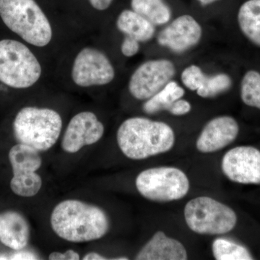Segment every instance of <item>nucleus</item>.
Returning a JSON list of instances; mask_svg holds the SVG:
<instances>
[{"mask_svg": "<svg viewBox=\"0 0 260 260\" xmlns=\"http://www.w3.org/2000/svg\"><path fill=\"white\" fill-rule=\"evenodd\" d=\"M52 230L70 242L99 240L109 232L110 222L104 210L77 200H67L56 205L51 215Z\"/></svg>", "mask_w": 260, "mask_h": 260, "instance_id": "f257e3e1", "label": "nucleus"}, {"mask_svg": "<svg viewBox=\"0 0 260 260\" xmlns=\"http://www.w3.org/2000/svg\"><path fill=\"white\" fill-rule=\"evenodd\" d=\"M116 140L126 157L143 160L169 151L175 143V135L167 123L133 117L121 123Z\"/></svg>", "mask_w": 260, "mask_h": 260, "instance_id": "f03ea898", "label": "nucleus"}, {"mask_svg": "<svg viewBox=\"0 0 260 260\" xmlns=\"http://www.w3.org/2000/svg\"><path fill=\"white\" fill-rule=\"evenodd\" d=\"M0 16L8 28L32 46L46 47L52 39L51 24L35 0H0Z\"/></svg>", "mask_w": 260, "mask_h": 260, "instance_id": "7ed1b4c3", "label": "nucleus"}, {"mask_svg": "<svg viewBox=\"0 0 260 260\" xmlns=\"http://www.w3.org/2000/svg\"><path fill=\"white\" fill-rule=\"evenodd\" d=\"M62 120L59 113L47 108H23L15 116L13 133L18 143L44 152L56 144Z\"/></svg>", "mask_w": 260, "mask_h": 260, "instance_id": "20e7f679", "label": "nucleus"}, {"mask_svg": "<svg viewBox=\"0 0 260 260\" xmlns=\"http://www.w3.org/2000/svg\"><path fill=\"white\" fill-rule=\"evenodd\" d=\"M42 75V67L30 49L18 41H0V81L13 88H28Z\"/></svg>", "mask_w": 260, "mask_h": 260, "instance_id": "39448f33", "label": "nucleus"}, {"mask_svg": "<svg viewBox=\"0 0 260 260\" xmlns=\"http://www.w3.org/2000/svg\"><path fill=\"white\" fill-rule=\"evenodd\" d=\"M184 213L188 227L203 235L227 234L237 223V214L232 208L208 197H199L188 202Z\"/></svg>", "mask_w": 260, "mask_h": 260, "instance_id": "423d86ee", "label": "nucleus"}, {"mask_svg": "<svg viewBox=\"0 0 260 260\" xmlns=\"http://www.w3.org/2000/svg\"><path fill=\"white\" fill-rule=\"evenodd\" d=\"M135 184L142 196L160 203L182 199L189 190L186 174L174 167L146 169L137 177Z\"/></svg>", "mask_w": 260, "mask_h": 260, "instance_id": "0eeeda50", "label": "nucleus"}, {"mask_svg": "<svg viewBox=\"0 0 260 260\" xmlns=\"http://www.w3.org/2000/svg\"><path fill=\"white\" fill-rule=\"evenodd\" d=\"M175 74L174 63L168 59L146 61L132 75L129 83L130 93L138 100H148L172 81Z\"/></svg>", "mask_w": 260, "mask_h": 260, "instance_id": "6e6552de", "label": "nucleus"}, {"mask_svg": "<svg viewBox=\"0 0 260 260\" xmlns=\"http://www.w3.org/2000/svg\"><path fill=\"white\" fill-rule=\"evenodd\" d=\"M114 76V67L102 51L94 48H84L75 58L72 78L78 86L107 85Z\"/></svg>", "mask_w": 260, "mask_h": 260, "instance_id": "1a4fd4ad", "label": "nucleus"}, {"mask_svg": "<svg viewBox=\"0 0 260 260\" xmlns=\"http://www.w3.org/2000/svg\"><path fill=\"white\" fill-rule=\"evenodd\" d=\"M222 171L228 179L243 184H260V150L239 146L224 155Z\"/></svg>", "mask_w": 260, "mask_h": 260, "instance_id": "9d476101", "label": "nucleus"}, {"mask_svg": "<svg viewBox=\"0 0 260 260\" xmlns=\"http://www.w3.org/2000/svg\"><path fill=\"white\" fill-rule=\"evenodd\" d=\"M104 134V124L94 113H78L72 118L65 130L61 148L66 153H78L83 147L98 143Z\"/></svg>", "mask_w": 260, "mask_h": 260, "instance_id": "9b49d317", "label": "nucleus"}, {"mask_svg": "<svg viewBox=\"0 0 260 260\" xmlns=\"http://www.w3.org/2000/svg\"><path fill=\"white\" fill-rule=\"evenodd\" d=\"M203 30L199 23L189 15L176 18L159 32L157 41L162 47L181 54L195 47L201 39Z\"/></svg>", "mask_w": 260, "mask_h": 260, "instance_id": "f8f14e48", "label": "nucleus"}, {"mask_svg": "<svg viewBox=\"0 0 260 260\" xmlns=\"http://www.w3.org/2000/svg\"><path fill=\"white\" fill-rule=\"evenodd\" d=\"M239 133V124L232 116L214 118L202 130L197 140V149L203 153L218 151L232 144L237 139Z\"/></svg>", "mask_w": 260, "mask_h": 260, "instance_id": "ddd939ff", "label": "nucleus"}, {"mask_svg": "<svg viewBox=\"0 0 260 260\" xmlns=\"http://www.w3.org/2000/svg\"><path fill=\"white\" fill-rule=\"evenodd\" d=\"M184 86L197 91L199 96L208 99L225 93L232 86V80L225 73L207 76L197 65H191L184 70L181 75Z\"/></svg>", "mask_w": 260, "mask_h": 260, "instance_id": "4468645a", "label": "nucleus"}, {"mask_svg": "<svg viewBox=\"0 0 260 260\" xmlns=\"http://www.w3.org/2000/svg\"><path fill=\"white\" fill-rule=\"evenodd\" d=\"M139 260H186L187 252L179 241L168 237L164 232L155 233L137 254Z\"/></svg>", "mask_w": 260, "mask_h": 260, "instance_id": "2eb2a0df", "label": "nucleus"}, {"mask_svg": "<svg viewBox=\"0 0 260 260\" xmlns=\"http://www.w3.org/2000/svg\"><path fill=\"white\" fill-rule=\"evenodd\" d=\"M30 238V228L24 216L15 211L0 213V241L13 250L26 247Z\"/></svg>", "mask_w": 260, "mask_h": 260, "instance_id": "dca6fc26", "label": "nucleus"}, {"mask_svg": "<svg viewBox=\"0 0 260 260\" xmlns=\"http://www.w3.org/2000/svg\"><path fill=\"white\" fill-rule=\"evenodd\" d=\"M116 27L139 42H148L155 35V25L134 10H123L116 20Z\"/></svg>", "mask_w": 260, "mask_h": 260, "instance_id": "f3484780", "label": "nucleus"}, {"mask_svg": "<svg viewBox=\"0 0 260 260\" xmlns=\"http://www.w3.org/2000/svg\"><path fill=\"white\" fill-rule=\"evenodd\" d=\"M239 28L246 39L260 47V0H246L237 15Z\"/></svg>", "mask_w": 260, "mask_h": 260, "instance_id": "a211bd4d", "label": "nucleus"}, {"mask_svg": "<svg viewBox=\"0 0 260 260\" xmlns=\"http://www.w3.org/2000/svg\"><path fill=\"white\" fill-rule=\"evenodd\" d=\"M9 160L13 174L37 172L42 164L40 152L21 143H18L10 149Z\"/></svg>", "mask_w": 260, "mask_h": 260, "instance_id": "6ab92c4d", "label": "nucleus"}, {"mask_svg": "<svg viewBox=\"0 0 260 260\" xmlns=\"http://www.w3.org/2000/svg\"><path fill=\"white\" fill-rule=\"evenodd\" d=\"M184 95V88L176 81H170L158 93L148 99L143 104V111L147 114H153L161 111L169 112L176 101Z\"/></svg>", "mask_w": 260, "mask_h": 260, "instance_id": "aec40b11", "label": "nucleus"}, {"mask_svg": "<svg viewBox=\"0 0 260 260\" xmlns=\"http://www.w3.org/2000/svg\"><path fill=\"white\" fill-rule=\"evenodd\" d=\"M131 7L155 26L165 25L172 18V11L164 0H131Z\"/></svg>", "mask_w": 260, "mask_h": 260, "instance_id": "412c9836", "label": "nucleus"}, {"mask_svg": "<svg viewBox=\"0 0 260 260\" xmlns=\"http://www.w3.org/2000/svg\"><path fill=\"white\" fill-rule=\"evenodd\" d=\"M42 186V177L37 172L14 174L10 181V188L13 193L23 198L35 196Z\"/></svg>", "mask_w": 260, "mask_h": 260, "instance_id": "4be33fe9", "label": "nucleus"}, {"mask_svg": "<svg viewBox=\"0 0 260 260\" xmlns=\"http://www.w3.org/2000/svg\"><path fill=\"white\" fill-rule=\"evenodd\" d=\"M213 254L217 260L253 259L245 246L225 239H218L213 242Z\"/></svg>", "mask_w": 260, "mask_h": 260, "instance_id": "5701e85b", "label": "nucleus"}, {"mask_svg": "<svg viewBox=\"0 0 260 260\" xmlns=\"http://www.w3.org/2000/svg\"><path fill=\"white\" fill-rule=\"evenodd\" d=\"M241 99L248 107L260 110V73L249 70L243 77L241 83Z\"/></svg>", "mask_w": 260, "mask_h": 260, "instance_id": "b1692460", "label": "nucleus"}, {"mask_svg": "<svg viewBox=\"0 0 260 260\" xmlns=\"http://www.w3.org/2000/svg\"><path fill=\"white\" fill-rule=\"evenodd\" d=\"M140 50V42L136 39L126 36L121 46V51L123 55L132 57L136 55Z\"/></svg>", "mask_w": 260, "mask_h": 260, "instance_id": "393cba45", "label": "nucleus"}, {"mask_svg": "<svg viewBox=\"0 0 260 260\" xmlns=\"http://www.w3.org/2000/svg\"><path fill=\"white\" fill-rule=\"evenodd\" d=\"M191 106L190 103L184 99H179L174 103L169 112L175 116L185 115L190 112Z\"/></svg>", "mask_w": 260, "mask_h": 260, "instance_id": "a878e982", "label": "nucleus"}, {"mask_svg": "<svg viewBox=\"0 0 260 260\" xmlns=\"http://www.w3.org/2000/svg\"><path fill=\"white\" fill-rule=\"evenodd\" d=\"M49 259L50 260H78L80 259V256L78 252L70 249L65 251L64 253L59 252V251L51 253L49 254Z\"/></svg>", "mask_w": 260, "mask_h": 260, "instance_id": "bb28decb", "label": "nucleus"}, {"mask_svg": "<svg viewBox=\"0 0 260 260\" xmlns=\"http://www.w3.org/2000/svg\"><path fill=\"white\" fill-rule=\"evenodd\" d=\"M8 259H38V256L31 251L18 250L9 256H7Z\"/></svg>", "mask_w": 260, "mask_h": 260, "instance_id": "cd10ccee", "label": "nucleus"}, {"mask_svg": "<svg viewBox=\"0 0 260 260\" xmlns=\"http://www.w3.org/2000/svg\"><path fill=\"white\" fill-rule=\"evenodd\" d=\"M90 5L98 10H105L112 5L113 0H89Z\"/></svg>", "mask_w": 260, "mask_h": 260, "instance_id": "c85d7f7f", "label": "nucleus"}, {"mask_svg": "<svg viewBox=\"0 0 260 260\" xmlns=\"http://www.w3.org/2000/svg\"><path fill=\"white\" fill-rule=\"evenodd\" d=\"M83 260H106L107 258L105 256L101 255L99 253L96 252H90L87 254L86 255L84 256Z\"/></svg>", "mask_w": 260, "mask_h": 260, "instance_id": "c756f323", "label": "nucleus"}, {"mask_svg": "<svg viewBox=\"0 0 260 260\" xmlns=\"http://www.w3.org/2000/svg\"><path fill=\"white\" fill-rule=\"evenodd\" d=\"M198 2L201 4L203 5V6H205V5H208L212 4V3H215V2L218 1V0H198Z\"/></svg>", "mask_w": 260, "mask_h": 260, "instance_id": "7c9ffc66", "label": "nucleus"}]
</instances>
